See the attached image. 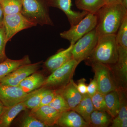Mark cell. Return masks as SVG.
Wrapping results in <instances>:
<instances>
[{
	"instance_id": "obj_28",
	"label": "cell",
	"mask_w": 127,
	"mask_h": 127,
	"mask_svg": "<svg viewBox=\"0 0 127 127\" xmlns=\"http://www.w3.org/2000/svg\"><path fill=\"white\" fill-rule=\"evenodd\" d=\"M49 105L61 113L71 110L62 96L56 92L54 98Z\"/></svg>"
},
{
	"instance_id": "obj_15",
	"label": "cell",
	"mask_w": 127,
	"mask_h": 127,
	"mask_svg": "<svg viewBox=\"0 0 127 127\" xmlns=\"http://www.w3.org/2000/svg\"><path fill=\"white\" fill-rule=\"evenodd\" d=\"M57 125L63 127H89V124L73 110L62 113Z\"/></svg>"
},
{
	"instance_id": "obj_17",
	"label": "cell",
	"mask_w": 127,
	"mask_h": 127,
	"mask_svg": "<svg viewBox=\"0 0 127 127\" xmlns=\"http://www.w3.org/2000/svg\"><path fill=\"white\" fill-rule=\"evenodd\" d=\"M24 101L10 106H4L0 116V127H10L13 120L19 113L27 109Z\"/></svg>"
},
{
	"instance_id": "obj_31",
	"label": "cell",
	"mask_w": 127,
	"mask_h": 127,
	"mask_svg": "<svg viewBox=\"0 0 127 127\" xmlns=\"http://www.w3.org/2000/svg\"><path fill=\"white\" fill-rule=\"evenodd\" d=\"M7 42L4 27L2 24L0 25V63L8 58L5 51Z\"/></svg>"
},
{
	"instance_id": "obj_7",
	"label": "cell",
	"mask_w": 127,
	"mask_h": 127,
	"mask_svg": "<svg viewBox=\"0 0 127 127\" xmlns=\"http://www.w3.org/2000/svg\"><path fill=\"white\" fill-rule=\"evenodd\" d=\"M98 38L95 28L80 38L74 44L72 50L73 59L79 64L86 60L95 48Z\"/></svg>"
},
{
	"instance_id": "obj_8",
	"label": "cell",
	"mask_w": 127,
	"mask_h": 127,
	"mask_svg": "<svg viewBox=\"0 0 127 127\" xmlns=\"http://www.w3.org/2000/svg\"><path fill=\"white\" fill-rule=\"evenodd\" d=\"M2 24L4 27L7 42L19 32L37 25L25 17L21 13L4 15Z\"/></svg>"
},
{
	"instance_id": "obj_10",
	"label": "cell",
	"mask_w": 127,
	"mask_h": 127,
	"mask_svg": "<svg viewBox=\"0 0 127 127\" xmlns=\"http://www.w3.org/2000/svg\"><path fill=\"white\" fill-rule=\"evenodd\" d=\"M42 62L29 64L17 68L0 81V84L10 86H18L27 77L36 72L40 68Z\"/></svg>"
},
{
	"instance_id": "obj_25",
	"label": "cell",
	"mask_w": 127,
	"mask_h": 127,
	"mask_svg": "<svg viewBox=\"0 0 127 127\" xmlns=\"http://www.w3.org/2000/svg\"><path fill=\"white\" fill-rule=\"evenodd\" d=\"M4 15L21 13L22 8V0H0Z\"/></svg>"
},
{
	"instance_id": "obj_27",
	"label": "cell",
	"mask_w": 127,
	"mask_h": 127,
	"mask_svg": "<svg viewBox=\"0 0 127 127\" xmlns=\"http://www.w3.org/2000/svg\"><path fill=\"white\" fill-rule=\"evenodd\" d=\"M116 41L118 47L127 48V16L123 21L116 33Z\"/></svg>"
},
{
	"instance_id": "obj_1",
	"label": "cell",
	"mask_w": 127,
	"mask_h": 127,
	"mask_svg": "<svg viewBox=\"0 0 127 127\" xmlns=\"http://www.w3.org/2000/svg\"><path fill=\"white\" fill-rule=\"evenodd\" d=\"M96 15L97 22L95 29L98 36L116 34L127 16V9L121 4H106Z\"/></svg>"
},
{
	"instance_id": "obj_4",
	"label": "cell",
	"mask_w": 127,
	"mask_h": 127,
	"mask_svg": "<svg viewBox=\"0 0 127 127\" xmlns=\"http://www.w3.org/2000/svg\"><path fill=\"white\" fill-rule=\"evenodd\" d=\"M79 64L74 59H71L52 72L45 78L41 87L57 90L65 86L72 79L75 70Z\"/></svg>"
},
{
	"instance_id": "obj_2",
	"label": "cell",
	"mask_w": 127,
	"mask_h": 127,
	"mask_svg": "<svg viewBox=\"0 0 127 127\" xmlns=\"http://www.w3.org/2000/svg\"><path fill=\"white\" fill-rule=\"evenodd\" d=\"M118 57L116 34H111L98 36L95 48L87 59L109 65L116 64Z\"/></svg>"
},
{
	"instance_id": "obj_18",
	"label": "cell",
	"mask_w": 127,
	"mask_h": 127,
	"mask_svg": "<svg viewBox=\"0 0 127 127\" xmlns=\"http://www.w3.org/2000/svg\"><path fill=\"white\" fill-rule=\"evenodd\" d=\"M120 100V106L118 114L113 118L112 127H127V106L125 90L122 88L118 89Z\"/></svg>"
},
{
	"instance_id": "obj_35",
	"label": "cell",
	"mask_w": 127,
	"mask_h": 127,
	"mask_svg": "<svg viewBox=\"0 0 127 127\" xmlns=\"http://www.w3.org/2000/svg\"><path fill=\"white\" fill-rule=\"evenodd\" d=\"M122 0H104L105 3L109 4H121Z\"/></svg>"
},
{
	"instance_id": "obj_26",
	"label": "cell",
	"mask_w": 127,
	"mask_h": 127,
	"mask_svg": "<svg viewBox=\"0 0 127 127\" xmlns=\"http://www.w3.org/2000/svg\"><path fill=\"white\" fill-rule=\"evenodd\" d=\"M52 90L45 87L38 89L35 93L24 101L27 109H32L35 107L39 104L42 98Z\"/></svg>"
},
{
	"instance_id": "obj_32",
	"label": "cell",
	"mask_w": 127,
	"mask_h": 127,
	"mask_svg": "<svg viewBox=\"0 0 127 127\" xmlns=\"http://www.w3.org/2000/svg\"><path fill=\"white\" fill-rule=\"evenodd\" d=\"M56 94V90H53L51 92L45 95L42 98L39 104L35 107L32 109L31 112L35 111L41 107L49 105L54 98Z\"/></svg>"
},
{
	"instance_id": "obj_11",
	"label": "cell",
	"mask_w": 127,
	"mask_h": 127,
	"mask_svg": "<svg viewBox=\"0 0 127 127\" xmlns=\"http://www.w3.org/2000/svg\"><path fill=\"white\" fill-rule=\"evenodd\" d=\"M48 5L62 11L68 18L71 26L77 24L88 14L84 11L80 12L73 10L72 0H49Z\"/></svg>"
},
{
	"instance_id": "obj_36",
	"label": "cell",
	"mask_w": 127,
	"mask_h": 127,
	"mask_svg": "<svg viewBox=\"0 0 127 127\" xmlns=\"http://www.w3.org/2000/svg\"><path fill=\"white\" fill-rule=\"evenodd\" d=\"M4 14L1 5L0 3V25H2L4 18Z\"/></svg>"
},
{
	"instance_id": "obj_6",
	"label": "cell",
	"mask_w": 127,
	"mask_h": 127,
	"mask_svg": "<svg viewBox=\"0 0 127 127\" xmlns=\"http://www.w3.org/2000/svg\"><path fill=\"white\" fill-rule=\"evenodd\" d=\"M97 19L95 14L88 13L80 21L67 31L60 33L61 37L74 44L80 38L95 28Z\"/></svg>"
},
{
	"instance_id": "obj_21",
	"label": "cell",
	"mask_w": 127,
	"mask_h": 127,
	"mask_svg": "<svg viewBox=\"0 0 127 127\" xmlns=\"http://www.w3.org/2000/svg\"><path fill=\"white\" fill-rule=\"evenodd\" d=\"M94 110L91 97L87 93L83 94L79 104L72 110L77 113L90 125V116Z\"/></svg>"
},
{
	"instance_id": "obj_37",
	"label": "cell",
	"mask_w": 127,
	"mask_h": 127,
	"mask_svg": "<svg viewBox=\"0 0 127 127\" xmlns=\"http://www.w3.org/2000/svg\"><path fill=\"white\" fill-rule=\"evenodd\" d=\"M4 104L0 101V116L1 115V113H2L3 109H4Z\"/></svg>"
},
{
	"instance_id": "obj_22",
	"label": "cell",
	"mask_w": 127,
	"mask_h": 127,
	"mask_svg": "<svg viewBox=\"0 0 127 127\" xmlns=\"http://www.w3.org/2000/svg\"><path fill=\"white\" fill-rule=\"evenodd\" d=\"M107 112L113 118L118 114L120 106V100L118 89L111 91L105 95Z\"/></svg>"
},
{
	"instance_id": "obj_34",
	"label": "cell",
	"mask_w": 127,
	"mask_h": 127,
	"mask_svg": "<svg viewBox=\"0 0 127 127\" xmlns=\"http://www.w3.org/2000/svg\"><path fill=\"white\" fill-rule=\"evenodd\" d=\"M86 82V79L82 78L78 81V84H77L78 90L82 95L87 93V86Z\"/></svg>"
},
{
	"instance_id": "obj_5",
	"label": "cell",
	"mask_w": 127,
	"mask_h": 127,
	"mask_svg": "<svg viewBox=\"0 0 127 127\" xmlns=\"http://www.w3.org/2000/svg\"><path fill=\"white\" fill-rule=\"evenodd\" d=\"M97 85V91L104 95L117 90L112 68L109 65L97 62H90Z\"/></svg>"
},
{
	"instance_id": "obj_20",
	"label": "cell",
	"mask_w": 127,
	"mask_h": 127,
	"mask_svg": "<svg viewBox=\"0 0 127 127\" xmlns=\"http://www.w3.org/2000/svg\"><path fill=\"white\" fill-rule=\"evenodd\" d=\"M45 79L41 74L35 72L25 78L18 86L25 92L30 93L42 87Z\"/></svg>"
},
{
	"instance_id": "obj_13",
	"label": "cell",
	"mask_w": 127,
	"mask_h": 127,
	"mask_svg": "<svg viewBox=\"0 0 127 127\" xmlns=\"http://www.w3.org/2000/svg\"><path fill=\"white\" fill-rule=\"evenodd\" d=\"M74 44H70L67 48L63 49L55 55L50 57L44 63V66L48 71L52 72L72 59V50Z\"/></svg>"
},
{
	"instance_id": "obj_19",
	"label": "cell",
	"mask_w": 127,
	"mask_h": 127,
	"mask_svg": "<svg viewBox=\"0 0 127 127\" xmlns=\"http://www.w3.org/2000/svg\"><path fill=\"white\" fill-rule=\"evenodd\" d=\"M31 63L29 56L27 55L20 60L7 58L0 63V81L21 66Z\"/></svg>"
},
{
	"instance_id": "obj_33",
	"label": "cell",
	"mask_w": 127,
	"mask_h": 127,
	"mask_svg": "<svg viewBox=\"0 0 127 127\" xmlns=\"http://www.w3.org/2000/svg\"><path fill=\"white\" fill-rule=\"evenodd\" d=\"M97 91V85L96 81L95 78L91 80L90 83L87 86V94L90 97L93 95Z\"/></svg>"
},
{
	"instance_id": "obj_30",
	"label": "cell",
	"mask_w": 127,
	"mask_h": 127,
	"mask_svg": "<svg viewBox=\"0 0 127 127\" xmlns=\"http://www.w3.org/2000/svg\"><path fill=\"white\" fill-rule=\"evenodd\" d=\"M22 127H47L44 123H42L38 119L30 114L23 119L21 124Z\"/></svg>"
},
{
	"instance_id": "obj_23",
	"label": "cell",
	"mask_w": 127,
	"mask_h": 127,
	"mask_svg": "<svg viewBox=\"0 0 127 127\" xmlns=\"http://www.w3.org/2000/svg\"><path fill=\"white\" fill-rule=\"evenodd\" d=\"M113 119L106 111L94 110L90 116V127H108L112 123Z\"/></svg>"
},
{
	"instance_id": "obj_3",
	"label": "cell",
	"mask_w": 127,
	"mask_h": 127,
	"mask_svg": "<svg viewBox=\"0 0 127 127\" xmlns=\"http://www.w3.org/2000/svg\"><path fill=\"white\" fill-rule=\"evenodd\" d=\"M21 13L25 17L41 26H53L47 6L42 0H22Z\"/></svg>"
},
{
	"instance_id": "obj_16",
	"label": "cell",
	"mask_w": 127,
	"mask_h": 127,
	"mask_svg": "<svg viewBox=\"0 0 127 127\" xmlns=\"http://www.w3.org/2000/svg\"><path fill=\"white\" fill-rule=\"evenodd\" d=\"M118 47V46H117ZM118 60L114 65L119 82L123 86V89L126 88L127 82V48L118 47Z\"/></svg>"
},
{
	"instance_id": "obj_24",
	"label": "cell",
	"mask_w": 127,
	"mask_h": 127,
	"mask_svg": "<svg viewBox=\"0 0 127 127\" xmlns=\"http://www.w3.org/2000/svg\"><path fill=\"white\" fill-rule=\"evenodd\" d=\"M75 4L80 10L96 15L106 3L104 0H75Z\"/></svg>"
},
{
	"instance_id": "obj_38",
	"label": "cell",
	"mask_w": 127,
	"mask_h": 127,
	"mask_svg": "<svg viewBox=\"0 0 127 127\" xmlns=\"http://www.w3.org/2000/svg\"><path fill=\"white\" fill-rule=\"evenodd\" d=\"M121 4L124 7L127 9V0H122Z\"/></svg>"
},
{
	"instance_id": "obj_14",
	"label": "cell",
	"mask_w": 127,
	"mask_h": 127,
	"mask_svg": "<svg viewBox=\"0 0 127 127\" xmlns=\"http://www.w3.org/2000/svg\"><path fill=\"white\" fill-rule=\"evenodd\" d=\"M30 114L50 127L57 125L61 113L48 105L41 107Z\"/></svg>"
},
{
	"instance_id": "obj_9",
	"label": "cell",
	"mask_w": 127,
	"mask_h": 127,
	"mask_svg": "<svg viewBox=\"0 0 127 127\" xmlns=\"http://www.w3.org/2000/svg\"><path fill=\"white\" fill-rule=\"evenodd\" d=\"M37 90L28 93L18 86L0 84V101L5 106H10L24 101L35 93Z\"/></svg>"
},
{
	"instance_id": "obj_12",
	"label": "cell",
	"mask_w": 127,
	"mask_h": 127,
	"mask_svg": "<svg viewBox=\"0 0 127 127\" xmlns=\"http://www.w3.org/2000/svg\"><path fill=\"white\" fill-rule=\"evenodd\" d=\"M56 92L62 96L71 110L79 104L83 96L78 90L77 84L72 79L65 86L56 90Z\"/></svg>"
},
{
	"instance_id": "obj_29",
	"label": "cell",
	"mask_w": 127,
	"mask_h": 127,
	"mask_svg": "<svg viewBox=\"0 0 127 127\" xmlns=\"http://www.w3.org/2000/svg\"><path fill=\"white\" fill-rule=\"evenodd\" d=\"M91 97L94 110L107 112L105 95L97 91Z\"/></svg>"
}]
</instances>
